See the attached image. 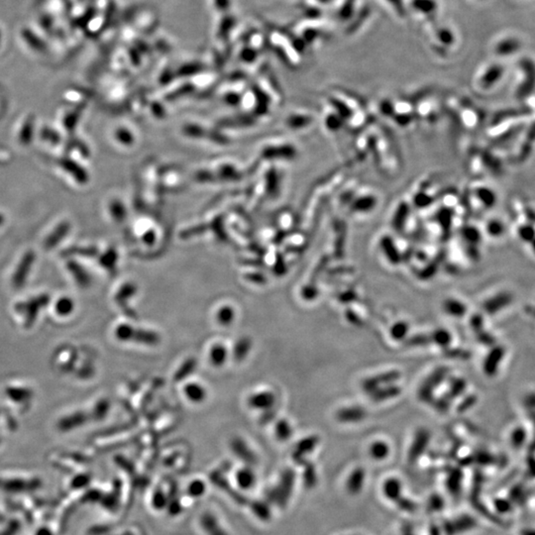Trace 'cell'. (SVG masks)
I'll list each match as a JSON object with an SVG mask.
<instances>
[{
	"mask_svg": "<svg viewBox=\"0 0 535 535\" xmlns=\"http://www.w3.org/2000/svg\"><path fill=\"white\" fill-rule=\"evenodd\" d=\"M136 329L129 324H120L115 328V337L121 342H129L133 340Z\"/></svg>",
	"mask_w": 535,
	"mask_h": 535,
	"instance_id": "83f0119b",
	"label": "cell"
},
{
	"mask_svg": "<svg viewBox=\"0 0 535 535\" xmlns=\"http://www.w3.org/2000/svg\"><path fill=\"white\" fill-rule=\"evenodd\" d=\"M357 298L356 294L352 291H348L346 293H343L340 296H339V301L342 303H349V302H352L353 300H355Z\"/></svg>",
	"mask_w": 535,
	"mask_h": 535,
	"instance_id": "ee69618b",
	"label": "cell"
},
{
	"mask_svg": "<svg viewBox=\"0 0 535 535\" xmlns=\"http://www.w3.org/2000/svg\"><path fill=\"white\" fill-rule=\"evenodd\" d=\"M152 505L155 509H163L168 505V498L164 495L163 490H156V492L153 496L152 500Z\"/></svg>",
	"mask_w": 535,
	"mask_h": 535,
	"instance_id": "d590c367",
	"label": "cell"
},
{
	"mask_svg": "<svg viewBox=\"0 0 535 535\" xmlns=\"http://www.w3.org/2000/svg\"><path fill=\"white\" fill-rule=\"evenodd\" d=\"M443 310L448 314H450L452 316H456V317H460L466 312L465 305L459 300L452 299V298L446 299L445 301L443 302Z\"/></svg>",
	"mask_w": 535,
	"mask_h": 535,
	"instance_id": "cb8c5ba5",
	"label": "cell"
},
{
	"mask_svg": "<svg viewBox=\"0 0 535 535\" xmlns=\"http://www.w3.org/2000/svg\"><path fill=\"white\" fill-rule=\"evenodd\" d=\"M435 0H409V7L417 14L421 15V17L428 18L431 17L430 15H434L438 11L439 4L427 6V4Z\"/></svg>",
	"mask_w": 535,
	"mask_h": 535,
	"instance_id": "9a60e30c",
	"label": "cell"
},
{
	"mask_svg": "<svg viewBox=\"0 0 535 535\" xmlns=\"http://www.w3.org/2000/svg\"><path fill=\"white\" fill-rule=\"evenodd\" d=\"M183 395L192 403H201L208 398V390L200 383L190 382L183 386Z\"/></svg>",
	"mask_w": 535,
	"mask_h": 535,
	"instance_id": "30bf717a",
	"label": "cell"
},
{
	"mask_svg": "<svg viewBox=\"0 0 535 535\" xmlns=\"http://www.w3.org/2000/svg\"><path fill=\"white\" fill-rule=\"evenodd\" d=\"M294 482H295V473H293L291 470L285 471L284 474L282 475L280 485L271 492L272 501L282 506L285 505L292 493Z\"/></svg>",
	"mask_w": 535,
	"mask_h": 535,
	"instance_id": "277c9868",
	"label": "cell"
},
{
	"mask_svg": "<svg viewBox=\"0 0 535 535\" xmlns=\"http://www.w3.org/2000/svg\"><path fill=\"white\" fill-rule=\"evenodd\" d=\"M345 317H346L347 321L349 323H351L352 325H354V326H362V324H363V321L359 317V315L357 314L356 312H354L353 311H351V310H347L346 311Z\"/></svg>",
	"mask_w": 535,
	"mask_h": 535,
	"instance_id": "b9f144b4",
	"label": "cell"
},
{
	"mask_svg": "<svg viewBox=\"0 0 535 535\" xmlns=\"http://www.w3.org/2000/svg\"><path fill=\"white\" fill-rule=\"evenodd\" d=\"M275 434L276 437L280 441H286L292 437L293 434V428L287 420L285 419H280L275 426Z\"/></svg>",
	"mask_w": 535,
	"mask_h": 535,
	"instance_id": "d4e9b609",
	"label": "cell"
},
{
	"mask_svg": "<svg viewBox=\"0 0 535 535\" xmlns=\"http://www.w3.org/2000/svg\"><path fill=\"white\" fill-rule=\"evenodd\" d=\"M229 358V351L227 347L221 343L213 344L208 352V361L214 368L223 367Z\"/></svg>",
	"mask_w": 535,
	"mask_h": 535,
	"instance_id": "8fae6325",
	"label": "cell"
},
{
	"mask_svg": "<svg viewBox=\"0 0 535 535\" xmlns=\"http://www.w3.org/2000/svg\"><path fill=\"white\" fill-rule=\"evenodd\" d=\"M4 223V216L2 214H0V226Z\"/></svg>",
	"mask_w": 535,
	"mask_h": 535,
	"instance_id": "c3c4849f",
	"label": "cell"
},
{
	"mask_svg": "<svg viewBox=\"0 0 535 535\" xmlns=\"http://www.w3.org/2000/svg\"><path fill=\"white\" fill-rule=\"evenodd\" d=\"M367 416V411L360 406H346L337 410L335 417L341 423H357Z\"/></svg>",
	"mask_w": 535,
	"mask_h": 535,
	"instance_id": "ba28073f",
	"label": "cell"
},
{
	"mask_svg": "<svg viewBox=\"0 0 535 535\" xmlns=\"http://www.w3.org/2000/svg\"><path fill=\"white\" fill-rule=\"evenodd\" d=\"M70 229H71L70 223L66 222V221L59 223V225L54 229V231L46 239L44 243L45 248L48 250L55 248L68 235V233L70 232Z\"/></svg>",
	"mask_w": 535,
	"mask_h": 535,
	"instance_id": "5bb4252c",
	"label": "cell"
},
{
	"mask_svg": "<svg viewBox=\"0 0 535 535\" xmlns=\"http://www.w3.org/2000/svg\"><path fill=\"white\" fill-rule=\"evenodd\" d=\"M401 372L397 370H390V371L384 372L375 376L369 377L365 379L362 383V388L365 393L370 395L372 392L375 389L381 387V386L394 384L395 382L399 381L401 379Z\"/></svg>",
	"mask_w": 535,
	"mask_h": 535,
	"instance_id": "3957f363",
	"label": "cell"
},
{
	"mask_svg": "<svg viewBox=\"0 0 535 535\" xmlns=\"http://www.w3.org/2000/svg\"><path fill=\"white\" fill-rule=\"evenodd\" d=\"M478 196H479V199L485 204L487 205L488 208H490L491 205L495 204V202L497 201V196L493 192H491L489 189H481L479 190V193H478Z\"/></svg>",
	"mask_w": 535,
	"mask_h": 535,
	"instance_id": "e575fe53",
	"label": "cell"
},
{
	"mask_svg": "<svg viewBox=\"0 0 535 535\" xmlns=\"http://www.w3.org/2000/svg\"><path fill=\"white\" fill-rule=\"evenodd\" d=\"M430 338L431 342L435 343L436 345H438L442 348H447L452 340L451 334L444 328H439V329L434 330L433 333L431 334Z\"/></svg>",
	"mask_w": 535,
	"mask_h": 535,
	"instance_id": "484cf974",
	"label": "cell"
},
{
	"mask_svg": "<svg viewBox=\"0 0 535 535\" xmlns=\"http://www.w3.org/2000/svg\"><path fill=\"white\" fill-rule=\"evenodd\" d=\"M42 137L44 138L45 140H48V141H52V142H58L59 140V134L51 129H44L42 131Z\"/></svg>",
	"mask_w": 535,
	"mask_h": 535,
	"instance_id": "7bdbcfd3",
	"label": "cell"
},
{
	"mask_svg": "<svg viewBox=\"0 0 535 535\" xmlns=\"http://www.w3.org/2000/svg\"><path fill=\"white\" fill-rule=\"evenodd\" d=\"M401 394V387L397 384H389L386 386H381L374 392H372L370 399L375 402L388 401L398 398Z\"/></svg>",
	"mask_w": 535,
	"mask_h": 535,
	"instance_id": "7c38bea8",
	"label": "cell"
},
{
	"mask_svg": "<svg viewBox=\"0 0 535 535\" xmlns=\"http://www.w3.org/2000/svg\"><path fill=\"white\" fill-rule=\"evenodd\" d=\"M398 503H399V505H400L401 508L404 509V510H414L416 508L415 503L410 502L408 500H401V499H400L398 501Z\"/></svg>",
	"mask_w": 535,
	"mask_h": 535,
	"instance_id": "7dc6e473",
	"label": "cell"
},
{
	"mask_svg": "<svg viewBox=\"0 0 535 535\" xmlns=\"http://www.w3.org/2000/svg\"><path fill=\"white\" fill-rule=\"evenodd\" d=\"M406 535H411V534H409V533H408V534H406Z\"/></svg>",
	"mask_w": 535,
	"mask_h": 535,
	"instance_id": "681fc988",
	"label": "cell"
},
{
	"mask_svg": "<svg viewBox=\"0 0 535 535\" xmlns=\"http://www.w3.org/2000/svg\"><path fill=\"white\" fill-rule=\"evenodd\" d=\"M459 479H460V474L457 470H453L450 475L447 479V487L450 490H455L458 484L459 483Z\"/></svg>",
	"mask_w": 535,
	"mask_h": 535,
	"instance_id": "60d3db41",
	"label": "cell"
},
{
	"mask_svg": "<svg viewBox=\"0 0 535 535\" xmlns=\"http://www.w3.org/2000/svg\"><path fill=\"white\" fill-rule=\"evenodd\" d=\"M453 401L447 394L443 395L442 397H440L439 399L433 401V406L434 408L438 411V413H441V414H444L446 413L449 407H450V404H451V401Z\"/></svg>",
	"mask_w": 535,
	"mask_h": 535,
	"instance_id": "8d00e7d4",
	"label": "cell"
},
{
	"mask_svg": "<svg viewBox=\"0 0 535 535\" xmlns=\"http://www.w3.org/2000/svg\"><path fill=\"white\" fill-rule=\"evenodd\" d=\"M200 526L207 535H228L216 517L208 511L200 517Z\"/></svg>",
	"mask_w": 535,
	"mask_h": 535,
	"instance_id": "9c48e42d",
	"label": "cell"
},
{
	"mask_svg": "<svg viewBox=\"0 0 535 535\" xmlns=\"http://www.w3.org/2000/svg\"><path fill=\"white\" fill-rule=\"evenodd\" d=\"M431 342L430 336L426 334H416L408 339L404 340V345L407 347H419V346H425Z\"/></svg>",
	"mask_w": 535,
	"mask_h": 535,
	"instance_id": "836d02e7",
	"label": "cell"
},
{
	"mask_svg": "<svg viewBox=\"0 0 535 535\" xmlns=\"http://www.w3.org/2000/svg\"><path fill=\"white\" fill-rule=\"evenodd\" d=\"M401 489L402 486L401 481L396 478L387 479L383 486L384 495L386 496V499L393 502H398L401 499Z\"/></svg>",
	"mask_w": 535,
	"mask_h": 535,
	"instance_id": "ac0fdd59",
	"label": "cell"
},
{
	"mask_svg": "<svg viewBox=\"0 0 535 535\" xmlns=\"http://www.w3.org/2000/svg\"><path fill=\"white\" fill-rule=\"evenodd\" d=\"M364 481L365 471L360 467L356 468L348 477V480L346 482V489L348 492H350L351 495L359 493L364 486Z\"/></svg>",
	"mask_w": 535,
	"mask_h": 535,
	"instance_id": "2e32d148",
	"label": "cell"
},
{
	"mask_svg": "<svg viewBox=\"0 0 535 535\" xmlns=\"http://www.w3.org/2000/svg\"><path fill=\"white\" fill-rule=\"evenodd\" d=\"M236 318V312L230 305H223L216 312V321L220 326H231Z\"/></svg>",
	"mask_w": 535,
	"mask_h": 535,
	"instance_id": "d6986e66",
	"label": "cell"
},
{
	"mask_svg": "<svg viewBox=\"0 0 535 535\" xmlns=\"http://www.w3.org/2000/svg\"><path fill=\"white\" fill-rule=\"evenodd\" d=\"M205 491H207L205 483L198 479L192 481L189 484L188 490H187L188 495L192 498H200L201 496H203L205 493Z\"/></svg>",
	"mask_w": 535,
	"mask_h": 535,
	"instance_id": "f1b7e54d",
	"label": "cell"
},
{
	"mask_svg": "<svg viewBox=\"0 0 535 535\" xmlns=\"http://www.w3.org/2000/svg\"><path fill=\"white\" fill-rule=\"evenodd\" d=\"M448 368L443 366L438 367L431 372L430 375L426 377V379L423 381V383L420 385L417 390L418 400L425 403L434 401V390L444 382L448 376Z\"/></svg>",
	"mask_w": 535,
	"mask_h": 535,
	"instance_id": "6da1fadb",
	"label": "cell"
},
{
	"mask_svg": "<svg viewBox=\"0 0 535 535\" xmlns=\"http://www.w3.org/2000/svg\"><path fill=\"white\" fill-rule=\"evenodd\" d=\"M521 237L525 240H532L534 237V230L530 227H524L520 230Z\"/></svg>",
	"mask_w": 535,
	"mask_h": 535,
	"instance_id": "bcb514c9",
	"label": "cell"
},
{
	"mask_svg": "<svg viewBox=\"0 0 535 535\" xmlns=\"http://www.w3.org/2000/svg\"><path fill=\"white\" fill-rule=\"evenodd\" d=\"M252 511L254 515L261 520H268L271 519V508L264 502H255L252 505Z\"/></svg>",
	"mask_w": 535,
	"mask_h": 535,
	"instance_id": "4dcf8cb0",
	"label": "cell"
},
{
	"mask_svg": "<svg viewBox=\"0 0 535 535\" xmlns=\"http://www.w3.org/2000/svg\"><path fill=\"white\" fill-rule=\"evenodd\" d=\"M430 432L425 428L416 431L413 443L408 450V461L416 463L423 455L430 441Z\"/></svg>",
	"mask_w": 535,
	"mask_h": 535,
	"instance_id": "5b68a950",
	"label": "cell"
},
{
	"mask_svg": "<svg viewBox=\"0 0 535 535\" xmlns=\"http://www.w3.org/2000/svg\"><path fill=\"white\" fill-rule=\"evenodd\" d=\"M235 480L240 489L250 490L255 486L256 475L250 467H243L236 472Z\"/></svg>",
	"mask_w": 535,
	"mask_h": 535,
	"instance_id": "e0dca14e",
	"label": "cell"
},
{
	"mask_svg": "<svg viewBox=\"0 0 535 535\" xmlns=\"http://www.w3.org/2000/svg\"><path fill=\"white\" fill-rule=\"evenodd\" d=\"M85 421V417L81 414H74L72 416L63 417L58 423V427L60 431H70L74 427L83 424Z\"/></svg>",
	"mask_w": 535,
	"mask_h": 535,
	"instance_id": "ffe728a7",
	"label": "cell"
},
{
	"mask_svg": "<svg viewBox=\"0 0 535 535\" xmlns=\"http://www.w3.org/2000/svg\"><path fill=\"white\" fill-rule=\"evenodd\" d=\"M68 269H69L70 273L74 276V280L76 281L77 283L83 284V285H86L88 283V279L89 278H88L86 272L84 271L83 268L78 266L76 263L70 262L68 264Z\"/></svg>",
	"mask_w": 535,
	"mask_h": 535,
	"instance_id": "f546056e",
	"label": "cell"
},
{
	"mask_svg": "<svg viewBox=\"0 0 535 535\" xmlns=\"http://www.w3.org/2000/svg\"><path fill=\"white\" fill-rule=\"evenodd\" d=\"M465 387H466V383H465L464 380H462V379H454L452 381L451 385H450L447 395L452 400H454V399L458 398L459 396H461L464 393Z\"/></svg>",
	"mask_w": 535,
	"mask_h": 535,
	"instance_id": "d6a6232c",
	"label": "cell"
},
{
	"mask_svg": "<svg viewBox=\"0 0 535 535\" xmlns=\"http://www.w3.org/2000/svg\"><path fill=\"white\" fill-rule=\"evenodd\" d=\"M7 396L15 401H22L31 398V390L25 387H9L7 389Z\"/></svg>",
	"mask_w": 535,
	"mask_h": 535,
	"instance_id": "1f68e13d",
	"label": "cell"
},
{
	"mask_svg": "<svg viewBox=\"0 0 535 535\" xmlns=\"http://www.w3.org/2000/svg\"><path fill=\"white\" fill-rule=\"evenodd\" d=\"M316 481H317V477H316V472H315V469L313 467L312 464H306V468H305V471H304V483L307 487L312 488L315 484H316Z\"/></svg>",
	"mask_w": 535,
	"mask_h": 535,
	"instance_id": "ab89813d",
	"label": "cell"
},
{
	"mask_svg": "<svg viewBox=\"0 0 535 535\" xmlns=\"http://www.w3.org/2000/svg\"><path fill=\"white\" fill-rule=\"evenodd\" d=\"M34 262L35 253L33 251H28L23 255L12 277V284L15 289H21L25 284Z\"/></svg>",
	"mask_w": 535,
	"mask_h": 535,
	"instance_id": "8992f818",
	"label": "cell"
},
{
	"mask_svg": "<svg viewBox=\"0 0 535 535\" xmlns=\"http://www.w3.org/2000/svg\"><path fill=\"white\" fill-rule=\"evenodd\" d=\"M487 231H488V233L490 234V236L499 237V236H502L504 234L505 226L501 221L492 220V221H490V223L488 224Z\"/></svg>",
	"mask_w": 535,
	"mask_h": 535,
	"instance_id": "f35d334b",
	"label": "cell"
},
{
	"mask_svg": "<svg viewBox=\"0 0 535 535\" xmlns=\"http://www.w3.org/2000/svg\"><path fill=\"white\" fill-rule=\"evenodd\" d=\"M318 442H319V438L317 436H314V435L305 437L302 440H300L297 443L296 451L294 453L295 460L298 462V463H300V464L303 463L304 460H305V458H304L305 455L313 451L314 448L318 444Z\"/></svg>",
	"mask_w": 535,
	"mask_h": 535,
	"instance_id": "4fadbf2b",
	"label": "cell"
},
{
	"mask_svg": "<svg viewBox=\"0 0 535 535\" xmlns=\"http://www.w3.org/2000/svg\"><path fill=\"white\" fill-rule=\"evenodd\" d=\"M59 164L66 172L71 174V176H73L76 180L85 181L87 179L84 170L81 168H79V166H77L74 161H71L68 159H63L59 162Z\"/></svg>",
	"mask_w": 535,
	"mask_h": 535,
	"instance_id": "7402d4cb",
	"label": "cell"
},
{
	"mask_svg": "<svg viewBox=\"0 0 535 535\" xmlns=\"http://www.w3.org/2000/svg\"><path fill=\"white\" fill-rule=\"evenodd\" d=\"M50 297L47 295H41L38 297L30 298L25 302H22L17 305L18 312L23 313L25 317V326L30 327L36 320L37 315L41 308L49 302Z\"/></svg>",
	"mask_w": 535,
	"mask_h": 535,
	"instance_id": "7a4b0ae2",
	"label": "cell"
},
{
	"mask_svg": "<svg viewBox=\"0 0 535 535\" xmlns=\"http://www.w3.org/2000/svg\"><path fill=\"white\" fill-rule=\"evenodd\" d=\"M74 310V300L70 297H59L55 303V312L59 316H68L73 313Z\"/></svg>",
	"mask_w": 535,
	"mask_h": 535,
	"instance_id": "603a6c76",
	"label": "cell"
},
{
	"mask_svg": "<svg viewBox=\"0 0 535 535\" xmlns=\"http://www.w3.org/2000/svg\"><path fill=\"white\" fill-rule=\"evenodd\" d=\"M408 330L409 325L406 321H398L390 328V337L396 341L405 340Z\"/></svg>",
	"mask_w": 535,
	"mask_h": 535,
	"instance_id": "4316f807",
	"label": "cell"
},
{
	"mask_svg": "<svg viewBox=\"0 0 535 535\" xmlns=\"http://www.w3.org/2000/svg\"><path fill=\"white\" fill-rule=\"evenodd\" d=\"M276 402V396L270 390H261L252 394L248 399V404L250 407L258 410L272 409Z\"/></svg>",
	"mask_w": 535,
	"mask_h": 535,
	"instance_id": "52a82bcc",
	"label": "cell"
},
{
	"mask_svg": "<svg viewBox=\"0 0 535 535\" xmlns=\"http://www.w3.org/2000/svg\"><path fill=\"white\" fill-rule=\"evenodd\" d=\"M317 294H318V291L314 286L310 285V286L304 287V290L302 292V297L307 300H312L313 298H315Z\"/></svg>",
	"mask_w": 535,
	"mask_h": 535,
	"instance_id": "f6af8a7d",
	"label": "cell"
},
{
	"mask_svg": "<svg viewBox=\"0 0 535 535\" xmlns=\"http://www.w3.org/2000/svg\"><path fill=\"white\" fill-rule=\"evenodd\" d=\"M33 132H34V126H33V123L31 121H28L27 123H25V125L22 127L21 131H20V141L22 142V144H29L33 138Z\"/></svg>",
	"mask_w": 535,
	"mask_h": 535,
	"instance_id": "74e56055",
	"label": "cell"
},
{
	"mask_svg": "<svg viewBox=\"0 0 535 535\" xmlns=\"http://www.w3.org/2000/svg\"><path fill=\"white\" fill-rule=\"evenodd\" d=\"M369 453H370L372 458L375 460H384L389 454V446L387 445L385 441H381V440L375 441L370 446Z\"/></svg>",
	"mask_w": 535,
	"mask_h": 535,
	"instance_id": "44dd1931",
	"label": "cell"
}]
</instances>
